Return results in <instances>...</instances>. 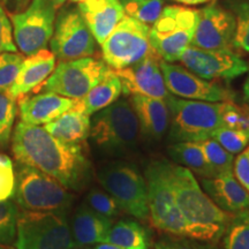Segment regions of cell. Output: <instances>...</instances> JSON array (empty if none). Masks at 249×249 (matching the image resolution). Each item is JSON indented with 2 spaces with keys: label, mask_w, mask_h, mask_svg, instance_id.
<instances>
[{
  "label": "cell",
  "mask_w": 249,
  "mask_h": 249,
  "mask_svg": "<svg viewBox=\"0 0 249 249\" xmlns=\"http://www.w3.org/2000/svg\"><path fill=\"white\" fill-rule=\"evenodd\" d=\"M235 18L217 1L198 9V18L192 44L207 50L232 49L235 35Z\"/></svg>",
  "instance_id": "obj_16"
},
{
  "label": "cell",
  "mask_w": 249,
  "mask_h": 249,
  "mask_svg": "<svg viewBox=\"0 0 249 249\" xmlns=\"http://www.w3.org/2000/svg\"><path fill=\"white\" fill-rule=\"evenodd\" d=\"M166 102L171 113L170 136L176 142L209 139L223 126L224 102L192 101L172 95Z\"/></svg>",
  "instance_id": "obj_6"
},
{
  "label": "cell",
  "mask_w": 249,
  "mask_h": 249,
  "mask_svg": "<svg viewBox=\"0 0 249 249\" xmlns=\"http://www.w3.org/2000/svg\"><path fill=\"white\" fill-rule=\"evenodd\" d=\"M112 219L90 209L87 204L77 208L71 222V232L77 247L102 244L110 231Z\"/></svg>",
  "instance_id": "obj_23"
},
{
  "label": "cell",
  "mask_w": 249,
  "mask_h": 249,
  "mask_svg": "<svg viewBox=\"0 0 249 249\" xmlns=\"http://www.w3.org/2000/svg\"><path fill=\"white\" fill-rule=\"evenodd\" d=\"M223 126L249 132V108L235 104L233 101L224 102Z\"/></svg>",
  "instance_id": "obj_37"
},
{
  "label": "cell",
  "mask_w": 249,
  "mask_h": 249,
  "mask_svg": "<svg viewBox=\"0 0 249 249\" xmlns=\"http://www.w3.org/2000/svg\"><path fill=\"white\" fill-rule=\"evenodd\" d=\"M110 67L104 60L86 57L62 60L35 91L53 92L71 99L85 97L104 77Z\"/></svg>",
  "instance_id": "obj_11"
},
{
  "label": "cell",
  "mask_w": 249,
  "mask_h": 249,
  "mask_svg": "<svg viewBox=\"0 0 249 249\" xmlns=\"http://www.w3.org/2000/svg\"><path fill=\"white\" fill-rule=\"evenodd\" d=\"M195 142L197 143L203 152L205 160L217 174L226 172V171H233L234 157L232 154L225 150L216 140L209 138Z\"/></svg>",
  "instance_id": "obj_31"
},
{
  "label": "cell",
  "mask_w": 249,
  "mask_h": 249,
  "mask_svg": "<svg viewBox=\"0 0 249 249\" xmlns=\"http://www.w3.org/2000/svg\"><path fill=\"white\" fill-rule=\"evenodd\" d=\"M154 249H220L213 242L196 240L186 236L169 235L156 241Z\"/></svg>",
  "instance_id": "obj_38"
},
{
  "label": "cell",
  "mask_w": 249,
  "mask_h": 249,
  "mask_svg": "<svg viewBox=\"0 0 249 249\" xmlns=\"http://www.w3.org/2000/svg\"><path fill=\"white\" fill-rule=\"evenodd\" d=\"M15 169L8 156L0 154V201L8 200L14 194Z\"/></svg>",
  "instance_id": "obj_39"
},
{
  "label": "cell",
  "mask_w": 249,
  "mask_h": 249,
  "mask_svg": "<svg viewBox=\"0 0 249 249\" xmlns=\"http://www.w3.org/2000/svg\"><path fill=\"white\" fill-rule=\"evenodd\" d=\"M223 240L224 249H249V209L232 214Z\"/></svg>",
  "instance_id": "obj_28"
},
{
  "label": "cell",
  "mask_w": 249,
  "mask_h": 249,
  "mask_svg": "<svg viewBox=\"0 0 249 249\" xmlns=\"http://www.w3.org/2000/svg\"><path fill=\"white\" fill-rule=\"evenodd\" d=\"M14 200L28 211L64 213L73 203V194L54 178L29 165L18 163Z\"/></svg>",
  "instance_id": "obj_4"
},
{
  "label": "cell",
  "mask_w": 249,
  "mask_h": 249,
  "mask_svg": "<svg viewBox=\"0 0 249 249\" xmlns=\"http://www.w3.org/2000/svg\"><path fill=\"white\" fill-rule=\"evenodd\" d=\"M71 1H73V2H80L81 0H71Z\"/></svg>",
  "instance_id": "obj_47"
},
{
  "label": "cell",
  "mask_w": 249,
  "mask_h": 249,
  "mask_svg": "<svg viewBox=\"0 0 249 249\" xmlns=\"http://www.w3.org/2000/svg\"><path fill=\"white\" fill-rule=\"evenodd\" d=\"M160 60L156 52L130 65L116 71L126 96L141 95L147 97L166 99L170 96L165 85Z\"/></svg>",
  "instance_id": "obj_17"
},
{
  "label": "cell",
  "mask_w": 249,
  "mask_h": 249,
  "mask_svg": "<svg viewBox=\"0 0 249 249\" xmlns=\"http://www.w3.org/2000/svg\"><path fill=\"white\" fill-rule=\"evenodd\" d=\"M30 1L31 0H0V2H1L6 8H8V11L9 9H13L14 13L23 11V9L29 5Z\"/></svg>",
  "instance_id": "obj_42"
},
{
  "label": "cell",
  "mask_w": 249,
  "mask_h": 249,
  "mask_svg": "<svg viewBox=\"0 0 249 249\" xmlns=\"http://www.w3.org/2000/svg\"><path fill=\"white\" fill-rule=\"evenodd\" d=\"M179 61L197 76L208 81H231L249 71V64L232 49L207 50L189 45Z\"/></svg>",
  "instance_id": "obj_14"
},
{
  "label": "cell",
  "mask_w": 249,
  "mask_h": 249,
  "mask_svg": "<svg viewBox=\"0 0 249 249\" xmlns=\"http://www.w3.org/2000/svg\"><path fill=\"white\" fill-rule=\"evenodd\" d=\"M233 173L238 181L249 192V145L234 160Z\"/></svg>",
  "instance_id": "obj_41"
},
{
  "label": "cell",
  "mask_w": 249,
  "mask_h": 249,
  "mask_svg": "<svg viewBox=\"0 0 249 249\" xmlns=\"http://www.w3.org/2000/svg\"><path fill=\"white\" fill-rule=\"evenodd\" d=\"M198 9L171 5L163 8L150 27L152 50L166 62L179 61L182 52L192 44Z\"/></svg>",
  "instance_id": "obj_7"
},
{
  "label": "cell",
  "mask_w": 249,
  "mask_h": 249,
  "mask_svg": "<svg viewBox=\"0 0 249 249\" xmlns=\"http://www.w3.org/2000/svg\"><path fill=\"white\" fill-rule=\"evenodd\" d=\"M167 151L174 163L187 167L201 178H213L217 174L205 160L203 152L195 141L176 142L170 145Z\"/></svg>",
  "instance_id": "obj_27"
},
{
  "label": "cell",
  "mask_w": 249,
  "mask_h": 249,
  "mask_svg": "<svg viewBox=\"0 0 249 249\" xmlns=\"http://www.w3.org/2000/svg\"><path fill=\"white\" fill-rule=\"evenodd\" d=\"M43 127L62 142L81 144L89 138L90 116L86 113L76 99L73 107Z\"/></svg>",
  "instance_id": "obj_24"
},
{
  "label": "cell",
  "mask_w": 249,
  "mask_h": 249,
  "mask_svg": "<svg viewBox=\"0 0 249 249\" xmlns=\"http://www.w3.org/2000/svg\"><path fill=\"white\" fill-rule=\"evenodd\" d=\"M97 180L116 198L121 211L140 220L149 219L147 183L135 166L124 161L107 163L98 169Z\"/></svg>",
  "instance_id": "obj_9"
},
{
  "label": "cell",
  "mask_w": 249,
  "mask_h": 249,
  "mask_svg": "<svg viewBox=\"0 0 249 249\" xmlns=\"http://www.w3.org/2000/svg\"><path fill=\"white\" fill-rule=\"evenodd\" d=\"M244 99L249 107V75H248L247 80H246V82L244 85Z\"/></svg>",
  "instance_id": "obj_45"
},
{
  "label": "cell",
  "mask_w": 249,
  "mask_h": 249,
  "mask_svg": "<svg viewBox=\"0 0 249 249\" xmlns=\"http://www.w3.org/2000/svg\"><path fill=\"white\" fill-rule=\"evenodd\" d=\"M0 249H6V248H4V247H1V246H0Z\"/></svg>",
  "instance_id": "obj_48"
},
{
  "label": "cell",
  "mask_w": 249,
  "mask_h": 249,
  "mask_svg": "<svg viewBox=\"0 0 249 249\" xmlns=\"http://www.w3.org/2000/svg\"><path fill=\"white\" fill-rule=\"evenodd\" d=\"M174 1H178L180 4H183L186 6H194L205 4V2H209L211 0H174Z\"/></svg>",
  "instance_id": "obj_43"
},
{
  "label": "cell",
  "mask_w": 249,
  "mask_h": 249,
  "mask_svg": "<svg viewBox=\"0 0 249 249\" xmlns=\"http://www.w3.org/2000/svg\"><path fill=\"white\" fill-rule=\"evenodd\" d=\"M50 46L55 59L60 61L91 57L95 53L96 39L79 8L64 9L58 15Z\"/></svg>",
  "instance_id": "obj_13"
},
{
  "label": "cell",
  "mask_w": 249,
  "mask_h": 249,
  "mask_svg": "<svg viewBox=\"0 0 249 249\" xmlns=\"http://www.w3.org/2000/svg\"><path fill=\"white\" fill-rule=\"evenodd\" d=\"M79 11L99 45L124 17L120 0H81Z\"/></svg>",
  "instance_id": "obj_20"
},
{
  "label": "cell",
  "mask_w": 249,
  "mask_h": 249,
  "mask_svg": "<svg viewBox=\"0 0 249 249\" xmlns=\"http://www.w3.org/2000/svg\"><path fill=\"white\" fill-rule=\"evenodd\" d=\"M55 67V57L49 50H40L35 54L23 59L13 86L8 90L9 95L18 99L27 93L35 91Z\"/></svg>",
  "instance_id": "obj_21"
},
{
  "label": "cell",
  "mask_w": 249,
  "mask_h": 249,
  "mask_svg": "<svg viewBox=\"0 0 249 249\" xmlns=\"http://www.w3.org/2000/svg\"><path fill=\"white\" fill-rule=\"evenodd\" d=\"M124 14L140 22L151 26L160 18L164 0H120Z\"/></svg>",
  "instance_id": "obj_30"
},
{
  "label": "cell",
  "mask_w": 249,
  "mask_h": 249,
  "mask_svg": "<svg viewBox=\"0 0 249 249\" xmlns=\"http://www.w3.org/2000/svg\"><path fill=\"white\" fill-rule=\"evenodd\" d=\"M123 92V85L116 71L110 70L85 97L77 99L87 114L92 116L96 112L107 107L112 103L118 101Z\"/></svg>",
  "instance_id": "obj_25"
},
{
  "label": "cell",
  "mask_w": 249,
  "mask_h": 249,
  "mask_svg": "<svg viewBox=\"0 0 249 249\" xmlns=\"http://www.w3.org/2000/svg\"><path fill=\"white\" fill-rule=\"evenodd\" d=\"M75 102L76 99L64 97L53 92L26 95L18 98L21 121L35 126H44L73 107Z\"/></svg>",
  "instance_id": "obj_19"
},
{
  "label": "cell",
  "mask_w": 249,
  "mask_h": 249,
  "mask_svg": "<svg viewBox=\"0 0 249 249\" xmlns=\"http://www.w3.org/2000/svg\"><path fill=\"white\" fill-rule=\"evenodd\" d=\"M124 249H150V233L144 226L133 219H121L112 224L105 241Z\"/></svg>",
  "instance_id": "obj_26"
},
{
  "label": "cell",
  "mask_w": 249,
  "mask_h": 249,
  "mask_svg": "<svg viewBox=\"0 0 249 249\" xmlns=\"http://www.w3.org/2000/svg\"><path fill=\"white\" fill-rule=\"evenodd\" d=\"M140 135L138 117L129 102L118 99L93 113L89 139L99 150L118 155L135 147Z\"/></svg>",
  "instance_id": "obj_3"
},
{
  "label": "cell",
  "mask_w": 249,
  "mask_h": 249,
  "mask_svg": "<svg viewBox=\"0 0 249 249\" xmlns=\"http://www.w3.org/2000/svg\"><path fill=\"white\" fill-rule=\"evenodd\" d=\"M76 249H80V248H79V247H77V248H76Z\"/></svg>",
  "instance_id": "obj_49"
},
{
  "label": "cell",
  "mask_w": 249,
  "mask_h": 249,
  "mask_svg": "<svg viewBox=\"0 0 249 249\" xmlns=\"http://www.w3.org/2000/svg\"><path fill=\"white\" fill-rule=\"evenodd\" d=\"M165 85L177 97L204 102L233 101V93L220 85L197 76L185 66L160 60Z\"/></svg>",
  "instance_id": "obj_15"
},
{
  "label": "cell",
  "mask_w": 249,
  "mask_h": 249,
  "mask_svg": "<svg viewBox=\"0 0 249 249\" xmlns=\"http://www.w3.org/2000/svg\"><path fill=\"white\" fill-rule=\"evenodd\" d=\"M51 1H52V2H53L54 7L58 9L59 7H61V6H62V5H64V4H65V2H66V1H67V0H51Z\"/></svg>",
  "instance_id": "obj_46"
},
{
  "label": "cell",
  "mask_w": 249,
  "mask_h": 249,
  "mask_svg": "<svg viewBox=\"0 0 249 249\" xmlns=\"http://www.w3.org/2000/svg\"><path fill=\"white\" fill-rule=\"evenodd\" d=\"M18 208L9 200L0 201V245H13L17 238Z\"/></svg>",
  "instance_id": "obj_35"
},
{
  "label": "cell",
  "mask_w": 249,
  "mask_h": 249,
  "mask_svg": "<svg viewBox=\"0 0 249 249\" xmlns=\"http://www.w3.org/2000/svg\"><path fill=\"white\" fill-rule=\"evenodd\" d=\"M167 176L180 213L188 224L189 238L213 244L219 241L232 213L211 200L187 167L167 161Z\"/></svg>",
  "instance_id": "obj_2"
},
{
  "label": "cell",
  "mask_w": 249,
  "mask_h": 249,
  "mask_svg": "<svg viewBox=\"0 0 249 249\" xmlns=\"http://www.w3.org/2000/svg\"><path fill=\"white\" fill-rule=\"evenodd\" d=\"M86 204L102 216L113 219L121 213V209L111 194L99 188L90 189L86 197Z\"/></svg>",
  "instance_id": "obj_34"
},
{
  "label": "cell",
  "mask_w": 249,
  "mask_h": 249,
  "mask_svg": "<svg viewBox=\"0 0 249 249\" xmlns=\"http://www.w3.org/2000/svg\"><path fill=\"white\" fill-rule=\"evenodd\" d=\"M23 59V55L17 52L0 54V91H8L13 86Z\"/></svg>",
  "instance_id": "obj_36"
},
{
  "label": "cell",
  "mask_w": 249,
  "mask_h": 249,
  "mask_svg": "<svg viewBox=\"0 0 249 249\" xmlns=\"http://www.w3.org/2000/svg\"><path fill=\"white\" fill-rule=\"evenodd\" d=\"M226 4L236 22L233 48L249 53V0H227Z\"/></svg>",
  "instance_id": "obj_29"
},
{
  "label": "cell",
  "mask_w": 249,
  "mask_h": 249,
  "mask_svg": "<svg viewBox=\"0 0 249 249\" xmlns=\"http://www.w3.org/2000/svg\"><path fill=\"white\" fill-rule=\"evenodd\" d=\"M12 151L18 163L42 171L68 191L81 192L91 179V164L82 145L62 142L43 126L15 124Z\"/></svg>",
  "instance_id": "obj_1"
},
{
  "label": "cell",
  "mask_w": 249,
  "mask_h": 249,
  "mask_svg": "<svg viewBox=\"0 0 249 249\" xmlns=\"http://www.w3.org/2000/svg\"><path fill=\"white\" fill-rule=\"evenodd\" d=\"M103 60L112 70L128 67L152 52L150 26L124 14L101 44Z\"/></svg>",
  "instance_id": "obj_10"
},
{
  "label": "cell",
  "mask_w": 249,
  "mask_h": 249,
  "mask_svg": "<svg viewBox=\"0 0 249 249\" xmlns=\"http://www.w3.org/2000/svg\"><path fill=\"white\" fill-rule=\"evenodd\" d=\"M11 18L2 6H0V54L4 52H17Z\"/></svg>",
  "instance_id": "obj_40"
},
{
  "label": "cell",
  "mask_w": 249,
  "mask_h": 249,
  "mask_svg": "<svg viewBox=\"0 0 249 249\" xmlns=\"http://www.w3.org/2000/svg\"><path fill=\"white\" fill-rule=\"evenodd\" d=\"M211 139L216 140L222 147L234 155L239 154L248 147L249 132L247 130L230 128V127L220 126L211 134Z\"/></svg>",
  "instance_id": "obj_33"
},
{
  "label": "cell",
  "mask_w": 249,
  "mask_h": 249,
  "mask_svg": "<svg viewBox=\"0 0 249 249\" xmlns=\"http://www.w3.org/2000/svg\"><path fill=\"white\" fill-rule=\"evenodd\" d=\"M17 113V99L8 91H0V148H6L9 144Z\"/></svg>",
  "instance_id": "obj_32"
},
{
  "label": "cell",
  "mask_w": 249,
  "mask_h": 249,
  "mask_svg": "<svg viewBox=\"0 0 249 249\" xmlns=\"http://www.w3.org/2000/svg\"><path fill=\"white\" fill-rule=\"evenodd\" d=\"M144 179L152 226L166 234L189 238L188 224L180 213L167 176V161H151L145 170Z\"/></svg>",
  "instance_id": "obj_5"
},
{
  "label": "cell",
  "mask_w": 249,
  "mask_h": 249,
  "mask_svg": "<svg viewBox=\"0 0 249 249\" xmlns=\"http://www.w3.org/2000/svg\"><path fill=\"white\" fill-rule=\"evenodd\" d=\"M130 105L138 117L140 132L149 139L160 140L170 126L171 113L166 99L133 95Z\"/></svg>",
  "instance_id": "obj_22"
},
{
  "label": "cell",
  "mask_w": 249,
  "mask_h": 249,
  "mask_svg": "<svg viewBox=\"0 0 249 249\" xmlns=\"http://www.w3.org/2000/svg\"><path fill=\"white\" fill-rule=\"evenodd\" d=\"M15 249H76L64 213L21 210L18 213Z\"/></svg>",
  "instance_id": "obj_8"
},
{
  "label": "cell",
  "mask_w": 249,
  "mask_h": 249,
  "mask_svg": "<svg viewBox=\"0 0 249 249\" xmlns=\"http://www.w3.org/2000/svg\"><path fill=\"white\" fill-rule=\"evenodd\" d=\"M55 12L51 0H31L23 11L11 14L15 45L23 54L46 49L53 35Z\"/></svg>",
  "instance_id": "obj_12"
},
{
  "label": "cell",
  "mask_w": 249,
  "mask_h": 249,
  "mask_svg": "<svg viewBox=\"0 0 249 249\" xmlns=\"http://www.w3.org/2000/svg\"><path fill=\"white\" fill-rule=\"evenodd\" d=\"M93 249H124V248H121L119 246H116V245L107 244V242H102V244L96 245Z\"/></svg>",
  "instance_id": "obj_44"
},
{
  "label": "cell",
  "mask_w": 249,
  "mask_h": 249,
  "mask_svg": "<svg viewBox=\"0 0 249 249\" xmlns=\"http://www.w3.org/2000/svg\"><path fill=\"white\" fill-rule=\"evenodd\" d=\"M201 186L226 213L233 214L249 209V192L238 181L233 171L218 173L213 178H201Z\"/></svg>",
  "instance_id": "obj_18"
}]
</instances>
